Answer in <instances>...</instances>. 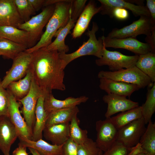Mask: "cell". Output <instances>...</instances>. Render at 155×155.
<instances>
[{
  "label": "cell",
  "instance_id": "obj_1",
  "mask_svg": "<svg viewBox=\"0 0 155 155\" xmlns=\"http://www.w3.org/2000/svg\"><path fill=\"white\" fill-rule=\"evenodd\" d=\"M32 53L30 69L42 90L45 93L52 92L53 90H65L64 69L58 51L48 50L44 47Z\"/></svg>",
  "mask_w": 155,
  "mask_h": 155
},
{
  "label": "cell",
  "instance_id": "obj_2",
  "mask_svg": "<svg viewBox=\"0 0 155 155\" xmlns=\"http://www.w3.org/2000/svg\"><path fill=\"white\" fill-rule=\"evenodd\" d=\"M72 0H59L55 4L53 13L46 26L44 32L39 40L33 47L26 51L30 53L46 47L52 42V40L59 29L65 26L69 21Z\"/></svg>",
  "mask_w": 155,
  "mask_h": 155
},
{
  "label": "cell",
  "instance_id": "obj_3",
  "mask_svg": "<svg viewBox=\"0 0 155 155\" xmlns=\"http://www.w3.org/2000/svg\"><path fill=\"white\" fill-rule=\"evenodd\" d=\"M99 29L96 23H92V29L89 30L86 33L89 39L86 42H84L75 51L69 54L59 53L62 67L64 69L71 62L77 58L84 56L91 55L100 59L102 55L104 45L102 37L98 39L96 38V32Z\"/></svg>",
  "mask_w": 155,
  "mask_h": 155
},
{
  "label": "cell",
  "instance_id": "obj_4",
  "mask_svg": "<svg viewBox=\"0 0 155 155\" xmlns=\"http://www.w3.org/2000/svg\"><path fill=\"white\" fill-rule=\"evenodd\" d=\"M98 76L99 79L106 78L136 85L140 89L150 86L153 83L150 78L135 66L115 71H101Z\"/></svg>",
  "mask_w": 155,
  "mask_h": 155
},
{
  "label": "cell",
  "instance_id": "obj_5",
  "mask_svg": "<svg viewBox=\"0 0 155 155\" xmlns=\"http://www.w3.org/2000/svg\"><path fill=\"white\" fill-rule=\"evenodd\" d=\"M55 7V4L46 7L39 14L18 26V28L26 31L29 34V48L34 46L40 38L43 29L52 16Z\"/></svg>",
  "mask_w": 155,
  "mask_h": 155
},
{
  "label": "cell",
  "instance_id": "obj_6",
  "mask_svg": "<svg viewBox=\"0 0 155 155\" xmlns=\"http://www.w3.org/2000/svg\"><path fill=\"white\" fill-rule=\"evenodd\" d=\"M155 29V25L152 22L150 17L141 16L137 20L121 28H113L106 36L111 38L120 39L128 37L136 38L140 34L146 36L151 35Z\"/></svg>",
  "mask_w": 155,
  "mask_h": 155
},
{
  "label": "cell",
  "instance_id": "obj_7",
  "mask_svg": "<svg viewBox=\"0 0 155 155\" xmlns=\"http://www.w3.org/2000/svg\"><path fill=\"white\" fill-rule=\"evenodd\" d=\"M138 58V55L128 56L117 51H109L104 45L102 57L96 59L95 63L99 66L107 65L110 71H115L135 66Z\"/></svg>",
  "mask_w": 155,
  "mask_h": 155
},
{
  "label": "cell",
  "instance_id": "obj_8",
  "mask_svg": "<svg viewBox=\"0 0 155 155\" xmlns=\"http://www.w3.org/2000/svg\"><path fill=\"white\" fill-rule=\"evenodd\" d=\"M32 58V53L25 51L13 60L11 68L6 72L5 76L1 81V85L4 88H7L11 83L20 80L26 75L30 68Z\"/></svg>",
  "mask_w": 155,
  "mask_h": 155
},
{
  "label": "cell",
  "instance_id": "obj_9",
  "mask_svg": "<svg viewBox=\"0 0 155 155\" xmlns=\"http://www.w3.org/2000/svg\"><path fill=\"white\" fill-rule=\"evenodd\" d=\"M46 94L40 88L33 78L30 90L28 94L18 101L22 105L20 111L26 122L32 131L35 119L36 104L40 96Z\"/></svg>",
  "mask_w": 155,
  "mask_h": 155
},
{
  "label": "cell",
  "instance_id": "obj_10",
  "mask_svg": "<svg viewBox=\"0 0 155 155\" xmlns=\"http://www.w3.org/2000/svg\"><path fill=\"white\" fill-rule=\"evenodd\" d=\"M142 117L136 120L118 130L117 141L131 148L139 142L146 127Z\"/></svg>",
  "mask_w": 155,
  "mask_h": 155
},
{
  "label": "cell",
  "instance_id": "obj_11",
  "mask_svg": "<svg viewBox=\"0 0 155 155\" xmlns=\"http://www.w3.org/2000/svg\"><path fill=\"white\" fill-rule=\"evenodd\" d=\"M96 129L97 136L95 142L97 147L104 152L117 141L118 130L112 122L110 117L97 121Z\"/></svg>",
  "mask_w": 155,
  "mask_h": 155
},
{
  "label": "cell",
  "instance_id": "obj_12",
  "mask_svg": "<svg viewBox=\"0 0 155 155\" xmlns=\"http://www.w3.org/2000/svg\"><path fill=\"white\" fill-rule=\"evenodd\" d=\"M9 96L8 116L15 126L19 140H31L32 131L28 125L19 110L21 104L7 89Z\"/></svg>",
  "mask_w": 155,
  "mask_h": 155
},
{
  "label": "cell",
  "instance_id": "obj_13",
  "mask_svg": "<svg viewBox=\"0 0 155 155\" xmlns=\"http://www.w3.org/2000/svg\"><path fill=\"white\" fill-rule=\"evenodd\" d=\"M103 44L106 48L112 47L125 49L138 56L152 52L150 45L141 42L136 38L128 37L117 39L102 36Z\"/></svg>",
  "mask_w": 155,
  "mask_h": 155
},
{
  "label": "cell",
  "instance_id": "obj_14",
  "mask_svg": "<svg viewBox=\"0 0 155 155\" xmlns=\"http://www.w3.org/2000/svg\"><path fill=\"white\" fill-rule=\"evenodd\" d=\"M101 5L100 12L102 15L110 17L112 10L116 7H121L131 11L135 17L145 16L151 17L150 13L146 6L137 5L127 0H98Z\"/></svg>",
  "mask_w": 155,
  "mask_h": 155
},
{
  "label": "cell",
  "instance_id": "obj_15",
  "mask_svg": "<svg viewBox=\"0 0 155 155\" xmlns=\"http://www.w3.org/2000/svg\"><path fill=\"white\" fill-rule=\"evenodd\" d=\"M18 137L17 131L8 116H0V150L4 155H9L11 146Z\"/></svg>",
  "mask_w": 155,
  "mask_h": 155
},
{
  "label": "cell",
  "instance_id": "obj_16",
  "mask_svg": "<svg viewBox=\"0 0 155 155\" xmlns=\"http://www.w3.org/2000/svg\"><path fill=\"white\" fill-rule=\"evenodd\" d=\"M102 100L107 104L105 114L106 118L119 112H123L139 106V103L127 99L126 97L113 94L104 95Z\"/></svg>",
  "mask_w": 155,
  "mask_h": 155
},
{
  "label": "cell",
  "instance_id": "obj_17",
  "mask_svg": "<svg viewBox=\"0 0 155 155\" xmlns=\"http://www.w3.org/2000/svg\"><path fill=\"white\" fill-rule=\"evenodd\" d=\"M86 96L74 98L69 97L64 100L55 98L52 92L46 93L44 97V106L48 113L56 111L73 107L83 103L86 102L88 99Z\"/></svg>",
  "mask_w": 155,
  "mask_h": 155
},
{
  "label": "cell",
  "instance_id": "obj_18",
  "mask_svg": "<svg viewBox=\"0 0 155 155\" xmlns=\"http://www.w3.org/2000/svg\"><path fill=\"white\" fill-rule=\"evenodd\" d=\"M99 87L107 94L129 98L133 93L140 89L136 85L104 78L100 79Z\"/></svg>",
  "mask_w": 155,
  "mask_h": 155
},
{
  "label": "cell",
  "instance_id": "obj_19",
  "mask_svg": "<svg viewBox=\"0 0 155 155\" xmlns=\"http://www.w3.org/2000/svg\"><path fill=\"white\" fill-rule=\"evenodd\" d=\"M100 7H97L95 1L90 0L78 19L71 35L73 38L81 36L88 28L93 17L100 12Z\"/></svg>",
  "mask_w": 155,
  "mask_h": 155
},
{
  "label": "cell",
  "instance_id": "obj_20",
  "mask_svg": "<svg viewBox=\"0 0 155 155\" xmlns=\"http://www.w3.org/2000/svg\"><path fill=\"white\" fill-rule=\"evenodd\" d=\"M23 23L14 0H0V25L18 28Z\"/></svg>",
  "mask_w": 155,
  "mask_h": 155
},
{
  "label": "cell",
  "instance_id": "obj_21",
  "mask_svg": "<svg viewBox=\"0 0 155 155\" xmlns=\"http://www.w3.org/2000/svg\"><path fill=\"white\" fill-rule=\"evenodd\" d=\"M69 123L45 126L43 136L53 144L63 145L69 138Z\"/></svg>",
  "mask_w": 155,
  "mask_h": 155
},
{
  "label": "cell",
  "instance_id": "obj_22",
  "mask_svg": "<svg viewBox=\"0 0 155 155\" xmlns=\"http://www.w3.org/2000/svg\"><path fill=\"white\" fill-rule=\"evenodd\" d=\"M46 94L39 97L36 105L35 111L36 121L32 129L31 140L36 141L42 139V132L45 127L48 113L45 111L44 102Z\"/></svg>",
  "mask_w": 155,
  "mask_h": 155
},
{
  "label": "cell",
  "instance_id": "obj_23",
  "mask_svg": "<svg viewBox=\"0 0 155 155\" xmlns=\"http://www.w3.org/2000/svg\"><path fill=\"white\" fill-rule=\"evenodd\" d=\"M20 145L35 150L40 155H62L63 145L51 144L42 139L36 141L19 140Z\"/></svg>",
  "mask_w": 155,
  "mask_h": 155
},
{
  "label": "cell",
  "instance_id": "obj_24",
  "mask_svg": "<svg viewBox=\"0 0 155 155\" xmlns=\"http://www.w3.org/2000/svg\"><path fill=\"white\" fill-rule=\"evenodd\" d=\"M75 22L71 18L70 13L69 19L67 25L57 31L54 36L56 37L55 39L46 47V49L50 51H57L59 53H66L68 52L69 47L65 44V39L67 35L71 33L70 30L74 27Z\"/></svg>",
  "mask_w": 155,
  "mask_h": 155
},
{
  "label": "cell",
  "instance_id": "obj_25",
  "mask_svg": "<svg viewBox=\"0 0 155 155\" xmlns=\"http://www.w3.org/2000/svg\"><path fill=\"white\" fill-rule=\"evenodd\" d=\"M0 37L29 48V34L24 30L13 26L0 25Z\"/></svg>",
  "mask_w": 155,
  "mask_h": 155
},
{
  "label": "cell",
  "instance_id": "obj_26",
  "mask_svg": "<svg viewBox=\"0 0 155 155\" xmlns=\"http://www.w3.org/2000/svg\"><path fill=\"white\" fill-rule=\"evenodd\" d=\"M33 78L32 73L29 68L23 79L11 83L7 89L18 101L25 96L29 93Z\"/></svg>",
  "mask_w": 155,
  "mask_h": 155
},
{
  "label": "cell",
  "instance_id": "obj_27",
  "mask_svg": "<svg viewBox=\"0 0 155 155\" xmlns=\"http://www.w3.org/2000/svg\"><path fill=\"white\" fill-rule=\"evenodd\" d=\"M79 112L77 106L51 112L48 113L45 126L69 123Z\"/></svg>",
  "mask_w": 155,
  "mask_h": 155
},
{
  "label": "cell",
  "instance_id": "obj_28",
  "mask_svg": "<svg viewBox=\"0 0 155 155\" xmlns=\"http://www.w3.org/2000/svg\"><path fill=\"white\" fill-rule=\"evenodd\" d=\"M142 117L141 106L121 112L110 119L118 130L132 122Z\"/></svg>",
  "mask_w": 155,
  "mask_h": 155
},
{
  "label": "cell",
  "instance_id": "obj_29",
  "mask_svg": "<svg viewBox=\"0 0 155 155\" xmlns=\"http://www.w3.org/2000/svg\"><path fill=\"white\" fill-rule=\"evenodd\" d=\"M135 66L155 82V53L151 52L139 56Z\"/></svg>",
  "mask_w": 155,
  "mask_h": 155
},
{
  "label": "cell",
  "instance_id": "obj_30",
  "mask_svg": "<svg viewBox=\"0 0 155 155\" xmlns=\"http://www.w3.org/2000/svg\"><path fill=\"white\" fill-rule=\"evenodd\" d=\"M28 49L26 46L0 38V53L5 57L13 60L21 52Z\"/></svg>",
  "mask_w": 155,
  "mask_h": 155
},
{
  "label": "cell",
  "instance_id": "obj_31",
  "mask_svg": "<svg viewBox=\"0 0 155 155\" xmlns=\"http://www.w3.org/2000/svg\"><path fill=\"white\" fill-rule=\"evenodd\" d=\"M139 143L143 148L152 155H155V124L150 120Z\"/></svg>",
  "mask_w": 155,
  "mask_h": 155
},
{
  "label": "cell",
  "instance_id": "obj_32",
  "mask_svg": "<svg viewBox=\"0 0 155 155\" xmlns=\"http://www.w3.org/2000/svg\"><path fill=\"white\" fill-rule=\"evenodd\" d=\"M140 106L142 117L148 124L155 111V82L148 91L145 102Z\"/></svg>",
  "mask_w": 155,
  "mask_h": 155
},
{
  "label": "cell",
  "instance_id": "obj_33",
  "mask_svg": "<svg viewBox=\"0 0 155 155\" xmlns=\"http://www.w3.org/2000/svg\"><path fill=\"white\" fill-rule=\"evenodd\" d=\"M77 115L75 116L70 121L69 138L78 145L84 143L88 138L87 130L82 129L80 127V121Z\"/></svg>",
  "mask_w": 155,
  "mask_h": 155
},
{
  "label": "cell",
  "instance_id": "obj_34",
  "mask_svg": "<svg viewBox=\"0 0 155 155\" xmlns=\"http://www.w3.org/2000/svg\"><path fill=\"white\" fill-rule=\"evenodd\" d=\"M19 14L24 22L30 19L36 11L28 0H14Z\"/></svg>",
  "mask_w": 155,
  "mask_h": 155
},
{
  "label": "cell",
  "instance_id": "obj_35",
  "mask_svg": "<svg viewBox=\"0 0 155 155\" xmlns=\"http://www.w3.org/2000/svg\"><path fill=\"white\" fill-rule=\"evenodd\" d=\"M102 153L95 142L91 138H88L83 144L78 145V155H101Z\"/></svg>",
  "mask_w": 155,
  "mask_h": 155
},
{
  "label": "cell",
  "instance_id": "obj_36",
  "mask_svg": "<svg viewBox=\"0 0 155 155\" xmlns=\"http://www.w3.org/2000/svg\"><path fill=\"white\" fill-rule=\"evenodd\" d=\"M9 104V96L7 90L2 86L0 80V117L2 116H8Z\"/></svg>",
  "mask_w": 155,
  "mask_h": 155
},
{
  "label": "cell",
  "instance_id": "obj_37",
  "mask_svg": "<svg viewBox=\"0 0 155 155\" xmlns=\"http://www.w3.org/2000/svg\"><path fill=\"white\" fill-rule=\"evenodd\" d=\"M131 148L126 147L116 141L109 149L104 152L101 155H127Z\"/></svg>",
  "mask_w": 155,
  "mask_h": 155
},
{
  "label": "cell",
  "instance_id": "obj_38",
  "mask_svg": "<svg viewBox=\"0 0 155 155\" xmlns=\"http://www.w3.org/2000/svg\"><path fill=\"white\" fill-rule=\"evenodd\" d=\"M87 1L86 0H72L71 18L75 22L84 9Z\"/></svg>",
  "mask_w": 155,
  "mask_h": 155
},
{
  "label": "cell",
  "instance_id": "obj_39",
  "mask_svg": "<svg viewBox=\"0 0 155 155\" xmlns=\"http://www.w3.org/2000/svg\"><path fill=\"white\" fill-rule=\"evenodd\" d=\"M78 145L69 138L63 145L62 155H78Z\"/></svg>",
  "mask_w": 155,
  "mask_h": 155
},
{
  "label": "cell",
  "instance_id": "obj_40",
  "mask_svg": "<svg viewBox=\"0 0 155 155\" xmlns=\"http://www.w3.org/2000/svg\"><path fill=\"white\" fill-rule=\"evenodd\" d=\"M129 13L127 9L121 7H116L112 11L111 18L114 17L117 20H124L127 19Z\"/></svg>",
  "mask_w": 155,
  "mask_h": 155
},
{
  "label": "cell",
  "instance_id": "obj_41",
  "mask_svg": "<svg viewBox=\"0 0 155 155\" xmlns=\"http://www.w3.org/2000/svg\"><path fill=\"white\" fill-rule=\"evenodd\" d=\"M146 5L151 15L152 22L155 25V0H146Z\"/></svg>",
  "mask_w": 155,
  "mask_h": 155
},
{
  "label": "cell",
  "instance_id": "obj_42",
  "mask_svg": "<svg viewBox=\"0 0 155 155\" xmlns=\"http://www.w3.org/2000/svg\"><path fill=\"white\" fill-rule=\"evenodd\" d=\"M142 153H147L142 147L139 142L134 146L131 148L130 150L127 155H137Z\"/></svg>",
  "mask_w": 155,
  "mask_h": 155
},
{
  "label": "cell",
  "instance_id": "obj_43",
  "mask_svg": "<svg viewBox=\"0 0 155 155\" xmlns=\"http://www.w3.org/2000/svg\"><path fill=\"white\" fill-rule=\"evenodd\" d=\"M145 40L151 46L152 49L151 52L155 53V29H154L151 35L146 36Z\"/></svg>",
  "mask_w": 155,
  "mask_h": 155
},
{
  "label": "cell",
  "instance_id": "obj_44",
  "mask_svg": "<svg viewBox=\"0 0 155 155\" xmlns=\"http://www.w3.org/2000/svg\"><path fill=\"white\" fill-rule=\"evenodd\" d=\"M35 11H38L44 6L45 0H28Z\"/></svg>",
  "mask_w": 155,
  "mask_h": 155
},
{
  "label": "cell",
  "instance_id": "obj_45",
  "mask_svg": "<svg viewBox=\"0 0 155 155\" xmlns=\"http://www.w3.org/2000/svg\"><path fill=\"white\" fill-rule=\"evenodd\" d=\"M18 146L13 152L12 155H28L26 147L20 145Z\"/></svg>",
  "mask_w": 155,
  "mask_h": 155
},
{
  "label": "cell",
  "instance_id": "obj_46",
  "mask_svg": "<svg viewBox=\"0 0 155 155\" xmlns=\"http://www.w3.org/2000/svg\"><path fill=\"white\" fill-rule=\"evenodd\" d=\"M30 152L32 155H40L33 148H28Z\"/></svg>",
  "mask_w": 155,
  "mask_h": 155
},
{
  "label": "cell",
  "instance_id": "obj_47",
  "mask_svg": "<svg viewBox=\"0 0 155 155\" xmlns=\"http://www.w3.org/2000/svg\"><path fill=\"white\" fill-rule=\"evenodd\" d=\"M137 155H152L148 153H142L140 154Z\"/></svg>",
  "mask_w": 155,
  "mask_h": 155
},
{
  "label": "cell",
  "instance_id": "obj_48",
  "mask_svg": "<svg viewBox=\"0 0 155 155\" xmlns=\"http://www.w3.org/2000/svg\"><path fill=\"white\" fill-rule=\"evenodd\" d=\"M1 55V54L0 53V56Z\"/></svg>",
  "mask_w": 155,
  "mask_h": 155
},
{
  "label": "cell",
  "instance_id": "obj_49",
  "mask_svg": "<svg viewBox=\"0 0 155 155\" xmlns=\"http://www.w3.org/2000/svg\"></svg>",
  "mask_w": 155,
  "mask_h": 155
}]
</instances>
